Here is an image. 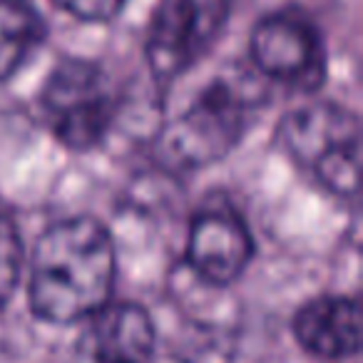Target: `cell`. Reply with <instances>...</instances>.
Segmentation results:
<instances>
[{"mask_svg": "<svg viewBox=\"0 0 363 363\" xmlns=\"http://www.w3.org/2000/svg\"><path fill=\"white\" fill-rule=\"evenodd\" d=\"M115 284V249L90 217L57 222L38 239L30 262V306L50 323H75L102 306Z\"/></svg>", "mask_w": 363, "mask_h": 363, "instance_id": "6da1fadb", "label": "cell"}, {"mask_svg": "<svg viewBox=\"0 0 363 363\" xmlns=\"http://www.w3.org/2000/svg\"><path fill=\"white\" fill-rule=\"evenodd\" d=\"M259 95L252 80L217 77L160 137V157L177 169H197L222 160L247 130Z\"/></svg>", "mask_w": 363, "mask_h": 363, "instance_id": "7a4b0ae2", "label": "cell"}, {"mask_svg": "<svg viewBox=\"0 0 363 363\" xmlns=\"http://www.w3.org/2000/svg\"><path fill=\"white\" fill-rule=\"evenodd\" d=\"M281 140L289 155L333 194L358 192L361 127L346 107L333 102L298 107L284 120Z\"/></svg>", "mask_w": 363, "mask_h": 363, "instance_id": "3957f363", "label": "cell"}, {"mask_svg": "<svg viewBox=\"0 0 363 363\" xmlns=\"http://www.w3.org/2000/svg\"><path fill=\"white\" fill-rule=\"evenodd\" d=\"M50 132L70 150H92L110 130L115 95L100 65L87 60H62L50 72L40 95Z\"/></svg>", "mask_w": 363, "mask_h": 363, "instance_id": "277c9868", "label": "cell"}, {"mask_svg": "<svg viewBox=\"0 0 363 363\" xmlns=\"http://www.w3.org/2000/svg\"><path fill=\"white\" fill-rule=\"evenodd\" d=\"M227 21V0H160L147 35V60L160 80H174L212 48Z\"/></svg>", "mask_w": 363, "mask_h": 363, "instance_id": "5b68a950", "label": "cell"}, {"mask_svg": "<svg viewBox=\"0 0 363 363\" xmlns=\"http://www.w3.org/2000/svg\"><path fill=\"white\" fill-rule=\"evenodd\" d=\"M252 57L259 72L298 92L321 87L326 52L316 26L298 11H279L252 33Z\"/></svg>", "mask_w": 363, "mask_h": 363, "instance_id": "8992f818", "label": "cell"}, {"mask_svg": "<svg viewBox=\"0 0 363 363\" xmlns=\"http://www.w3.org/2000/svg\"><path fill=\"white\" fill-rule=\"evenodd\" d=\"M252 252V234L232 209L214 207L194 217L187 239V262L207 284L224 286L239 279Z\"/></svg>", "mask_w": 363, "mask_h": 363, "instance_id": "52a82bcc", "label": "cell"}, {"mask_svg": "<svg viewBox=\"0 0 363 363\" xmlns=\"http://www.w3.org/2000/svg\"><path fill=\"white\" fill-rule=\"evenodd\" d=\"M155 323L137 303H112L90 316L75 348V363H150Z\"/></svg>", "mask_w": 363, "mask_h": 363, "instance_id": "ba28073f", "label": "cell"}, {"mask_svg": "<svg viewBox=\"0 0 363 363\" xmlns=\"http://www.w3.org/2000/svg\"><path fill=\"white\" fill-rule=\"evenodd\" d=\"M294 333L318 358L341 361L356 356L361 348V308L348 296H321L296 313Z\"/></svg>", "mask_w": 363, "mask_h": 363, "instance_id": "9c48e42d", "label": "cell"}, {"mask_svg": "<svg viewBox=\"0 0 363 363\" xmlns=\"http://www.w3.org/2000/svg\"><path fill=\"white\" fill-rule=\"evenodd\" d=\"M45 43V23L28 0H0V80H11Z\"/></svg>", "mask_w": 363, "mask_h": 363, "instance_id": "30bf717a", "label": "cell"}, {"mask_svg": "<svg viewBox=\"0 0 363 363\" xmlns=\"http://www.w3.org/2000/svg\"><path fill=\"white\" fill-rule=\"evenodd\" d=\"M23 272V244L18 229L0 214V308L16 294Z\"/></svg>", "mask_w": 363, "mask_h": 363, "instance_id": "8fae6325", "label": "cell"}, {"mask_svg": "<svg viewBox=\"0 0 363 363\" xmlns=\"http://www.w3.org/2000/svg\"><path fill=\"white\" fill-rule=\"evenodd\" d=\"M57 6L65 8L80 21H112L122 11L125 0H55Z\"/></svg>", "mask_w": 363, "mask_h": 363, "instance_id": "7c38bea8", "label": "cell"}]
</instances>
